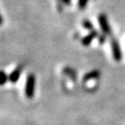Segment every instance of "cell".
<instances>
[{
  "label": "cell",
  "instance_id": "8",
  "mask_svg": "<svg viewBox=\"0 0 125 125\" xmlns=\"http://www.w3.org/2000/svg\"><path fill=\"white\" fill-rule=\"evenodd\" d=\"M88 1L89 0H78V8L80 10H83L85 9L86 6L88 4Z\"/></svg>",
  "mask_w": 125,
  "mask_h": 125
},
{
  "label": "cell",
  "instance_id": "5",
  "mask_svg": "<svg viewBox=\"0 0 125 125\" xmlns=\"http://www.w3.org/2000/svg\"><path fill=\"white\" fill-rule=\"evenodd\" d=\"M23 71L22 66H18L17 68H15V70L12 71V72L9 74V80L11 83H17V82L19 81L20 77H21V72Z\"/></svg>",
  "mask_w": 125,
  "mask_h": 125
},
{
  "label": "cell",
  "instance_id": "10",
  "mask_svg": "<svg viewBox=\"0 0 125 125\" xmlns=\"http://www.w3.org/2000/svg\"><path fill=\"white\" fill-rule=\"evenodd\" d=\"M61 3H63L64 5H67V6H71L72 5V0H59Z\"/></svg>",
  "mask_w": 125,
  "mask_h": 125
},
{
  "label": "cell",
  "instance_id": "9",
  "mask_svg": "<svg viewBox=\"0 0 125 125\" xmlns=\"http://www.w3.org/2000/svg\"><path fill=\"white\" fill-rule=\"evenodd\" d=\"M8 79H9V77L7 75V73L4 71H2L1 72V85H4L8 82Z\"/></svg>",
  "mask_w": 125,
  "mask_h": 125
},
{
  "label": "cell",
  "instance_id": "3",
  "mask_svg": "<svg viewBox=\"0 0 125 125\" xmlns=\"http://www.w3.org/2000/svg\"><path fill=\"white\" fill-rule=\"evenodd\" d=\"M110 46L112 50V57L116 62H121L122 59V52H121V46L119 41L116 39H112L110 41Z\"/></svg>",
  "mask_w": 125,
  "mask_h": 125
},
{
  "label": "cell",
  "instance_id": "7",
  "mask_svg": "<svg viewBox=\"0 0 125 125\" xmlns=\"http://www.w3.org/2000/svg\"><path fill=\"white\" fill-rule=\"evenodd\" d=\"M83 28H85L86 30H89V31L94 30L93 23L91 22V21H89V20H84V21H83Z\"/></svg>",
  "mask_w": 125,
  "mask_h": 125
},
{
  "label": "cell",
  "instance_id": "2",
  "mask_svg": "<svg viewBox=\"0 0 125 125\" xmlns=\"http://www.w3.org/2000/svg\"><path fill=\"white\" fill-rule=\"evenodd\" d=\"M98 23L99 26H100V29L102 31L103 34L105 35H111L112 31L111 28H110V25L108 23V20H107V17L106 14H99L98 16Z\"/></svg>",
  "mask_w": 125,
  "mask_h": 125
},
{
  "label": "cell",
  "instance_id": "11",
  "mask_svg": "<svg viewBox=\"0 0 125 125\" xmlns=\"http://www.w3.org/2000/svg\"><path fill=\"white\" fill-rule=\"evenodd\" d=\"M99 38H98V41H99V43L100 44H103V43H105L106 42V36L104 35V36H98Z\"/></svg>",
  "mask_w": 125,
  "mask_h": 125
},
{
  "label": "cell",
  "instance_id": "4",
  "mask_svg": "<svg viewBox=\"0 0 125 125\" xmlns=\"http://www.w3.org/2000/svg\"><path fill=\"white\" fill-rule=\"evenodd\" d=\"M98 32L97 31H95V30H93V31H90V32L87 34V35H85L82 40H81V43H82V45H84V46H88V45L94 41V38H96V37H98Z\"/></svg>",
  "mask_w": 125,
  "mask_h": 125
},
{
  "label": "cell",
  "instance_id": "1",
  "mask_svg": "<svg viewBox=\"0 0 125 125\" xmlns=\"http://www.w3.org/2000/svg\"><path fill=\"white\" fill-rule=\"evenodd\" d=\"M35 82V75L33 73H29L27 75L26 83H25V95L28 99H31L34 95Z\"/></svg>",
  "mask_w": 125,
  "mask_h": 125
},
{
  "label": "cell",
  "instance_id": "6",
  "mask_svg": "<svg viewBox=\"0 0 125 125\" xmlns=\"http://www.w3.org/2000/svg\"><path fill=\"white\" fill-rule=\"evenodd\" d=\"M99 76H100V72L98 70H93L91 72L85 73L83 80V82H88V81L94 80V79H97Z\"/></svg>",
  "mask_w": 125,
  "mask_h": 125
}]
</instances>
